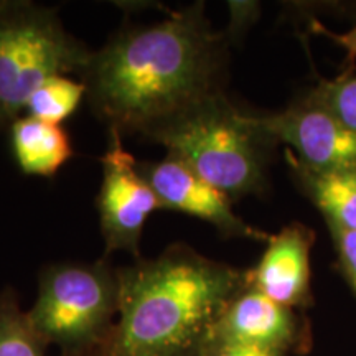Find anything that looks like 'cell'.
<instances>
[{"label":"cell","instance_id":"cell-1","mask_svg":"<svg viewBox=\"0 0 356 356\" xmlns=\"http://www.w3.org/2000/svg\"><path fill=\"white\" fill-rule=\"evenodd\" d=\"M228 35L213 29L202 2L149 26L119 32L92 53L79 76L109 129L147 137L222 91Z\"/></svg>","mask_w":356,"mask_h":356},{"label":"cell","instance_id":"cell-2","mask_svg":"<svg viewBox=\"0 0 356 356\" xmlns=\"http://www.w3.org/2000/svg\"><path fill=\"white\" fill-rule=\"evenodd\" d=\"M119 315L96 356H198L244 270L173 244L118 269Z\"/></svg>","mask_w":356,"mask_h":356},{"label":"cell","instance_id":"cell-3","mask_svg":"<svg viewBox=\"0 0 356 356\" xmlns=\"http://www.w3.org/2000/svg\"><path fill=\"white\" fill-rule=\"evenodd\" d=\"M147 139L167 149L231 202L261 195L267 185V163L275 144L259 127L256 114L236 108L216 92L155 129Z\"/></svg>","mask_w":356,"mask_h":356},{"label":"cell","instance_id":"cell-4","mask_svg":"<svg viewBox=\"0 0 356 356\" xmlns=\"http://www.w3.org/2000/svg\"><path fill=\"white\" fill-rule=\"evenodd\" d=\"M92 53L66 32L53 8L0 2V129L20 118L47 79L81 76Z\"/></svg>","mask_w":356,"mask_h":356},{"label":"cell","instance_id":"cell-5","mask_svg":"<svg viewBox=\"0 0 356 356\" xmlns=\"http://www.w3.org/2000/svg\"><path fill=\"white\" fill-rule=\"evenodd\" d=\"M26 314L44 343L58 346L63 356H96L119 315L118 270L106 259L48 266Z\"/></svg>","mask_w":356,"mask_h":356},{"label":"cell","instance_id":"cell-6","mask_svg":"<svg viewBox=\"0 0 356 356\" xmlns=\"http://www.w3.org/2000/svg\"><path fill=\"white\" fill-rule=\"evenodd\" d=\"M121 132L109 129V142L102 155V184L97 195L101 234L106 254L126 251L139 257L145 222L160 210L157 195L142 177L139 163L124 149Z\"/></svg>","mask_w":356,"mask_h":356},{"label":"cell","instance_id":"cell-7","mask_svg":"<svg viewBox=\"0 0 356 356\" xmlns=\"http://www.w3.org/2000/svg\"><path fill=\"white\" fill-rule=\"evenodd\" d=\"M275 145L286 144L299 162L317 170L356 168V134L309 91L275 114H256Z\"/></svg>","mask_w":356,"mask_h":356},{"label":"cell","instance_id":"cell-8","mask_svg":"<svg viewBox=\"0 0 356 356\" xmlns=\"http://www.w3.org/2000/svg\"><path fill=\"white\" fill-rule=\"evenodd\" d=\"M211 335L286 356L305 353L312 346L309 322L300 310L277 304L246 286L221 312Z\"/></svg>","mask_w":356,"mask_h":356},{"label":"cell","instance_id":"cell-9","mask_svg":"<svg viewBox=\"0 0 356 356\" xmlns=\"http://www.w3.org/2000/svg\"><path fill=\"white\" fill-rule=\"evenodd\" d=\"M139 170L152 186L163 210L180 211L210 222L226 238L269 241V233L248 225L236 215L233 202L225 193L177 160L165 157L159 162L139 163Z\"/></svg>","mask_w":356,"mask_h":356},{"label":"cell","instance_id":"cell-10","mask_svg":"<svg viewBox=\"0 0 356 356\" xmlns=\"http://www.w3.org/2000/svg\"><path fill=\"white\" fill-rule=\"evenodd\" d=\"M315 233L302 222H291L270 234L259 262L244 270L246 287L296 310L314 304L310 289V251Z\"/></svg>","mask_w":356,"mask_h":356},{"label":"cell","instance_id":"cell-11","mask_svg":"<svg viewBox=\"0 0 356 356\" xmlns=\"http://www.w3.org/2000/svg\"><path fill=\"white\" fill-rule=\"evenodd\" d=\"M291 175L307 198L317 207L325 221L356 231V168L317 170L286 150Z\"/></svg>","mask_w":356,"mask_h":356},{"label":"cell","instance_id":"cell-12","mask_svg":"<svg viewBox=\"0 0 356 356\" xmlns=\"http://www.w3.org/2000/svg\"><path fill=\"white\" fill-rule=\"evenodd\" d=\"M10 142L17 163L26 175L53 177L73 155L63 127L30 115H20L12 122Z\"/></svg>","mask_w":356,"mask_h":356},{"label":"cell","instance_id":"cell-13","mask_svg":"<svg viewBox=\"0 0 356 356\" xmlns=\"http://www.w3.org/2000/svg\"><path fill=\"white\" fill-rule=\"evenodd\" d=\"M48 345L19 307L10 287L0 292V356H47Z\"/></svg>","mask_w":356,"mask_h":356},{"label":"cell","instance_id":"cell-14","mask_svg":"<svg viewBox=\"0 0 356 356\" xmlns=\"http://www.w3.org/2000/svg\"><path fill=\"white\" fill-rule=\"evenodd\" d=\"M84 96L86 86L83 81L55 76L35 89L26 102L25 113L38 121L60 126L71 114H74Z\"/></svg>","mask_w":356,"mask_h":356},{"label":"cell","instance_id":"cell-15","mask_svg":"<svg viewBox=\"0 0 356 356\" xmlns=\"http://www.w3.org/2000/svg\"><path fill=\"white\" fill-rule=\"evenodd\" d=\"M310 92L346 129L356 134V74L345 73L335 79H322Z\"/></svg>","mask_w":356,"mask_h":356},{"label":"cell","instance_id":"cell-16","mask_svg":"<svg viewBox=\"0 0 356 356\" xmlns=\"http://www.w3.org/2000/svg\"><path fill=\"white\" fill-rule=\"evenodd\" d=\"M325 225L332 236L340 273L356 297V231L343 228L332 221H325Z\"/></svg>","mask_w":356,"mask_h":356},{"label":"cell","instance_id":"cell-17","mask_svg":"<svg viewBox=\"0 0 356 356\" xmlns=\"http://www.w3.org/2000/svg\"><path fill=\"white\" fill-rule=\"evenodd\" d=\"M198 356H286L279 351L259 348V346L236 343V341L222 340L220 337L211 335L204 340Z\"/></svg>","mask_w":356,"mask_h":356},{"label":"cell","instance_id":"cell-18","mask_svg":"<svg viewBox=\"0 0 356 356\" xmlns=\"http://www.w3.org/2000/svg\"><path fill=\"white\" fill-rule=\"evenodd\" d=\"M314 30L317 33L325 35V37H327V38H330L335 43L340 44V47L343 48L346 53H348L350 60H353V58H356V25L353 26V29H350L348 32L335 33V32H332V30L325 29V26L320 25L318 22H315Z\"/></svg>","mask_w":356,"mask_h":356}]
</instances>
